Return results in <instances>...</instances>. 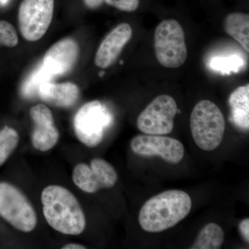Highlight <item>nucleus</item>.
Returning <instances> with one entry per match:
<instances>
[{
  "label": "nucleus",
  "mask_w": 249,
  "mask_h": 249,
  "mask_svg": "<svg viewBox=\"0 0 249 249\" xmlns=\"http://www.w3.org/2000/svg\"><path fill=\"white\" fill-rule=\"evenodd\" d=\"M245 65L243 59L239 55H231L214 57L209 63L210 67L214 71L230 74L231 72L240 71Z\"/></svg>",
  "instance_id": "20"
},
{
  "label": "nucleus",
  "mask_w": 249,
  "mask_h": 249,
  "mask_svg": "<svg viewBox=\"0 0 249 249\" xmlns=\"http://www.w3.org/2000/svg\"><path fill=\"white\" fill-rule=\"evenodd\" d=\"M19 142V135L14 129L5 126L0 130V166L14 151Z\"/></svg>",
  "instance_id": "19"
},
{
  "label": "nucleus",
  "mask_w": 249,
  "mask_h": 249,
  "mask_svg": "<svg viewBox=\"0 0 249 249\" xmlns=\"http://www.w3.org/2000/svg\"><path fill=\"white\" fill-rule=\"evenodd\" d=\"M79 48L71 38L58 41L49 48L42 60V65L54 76H61L70 71L78 59Z\"/></svg>",
  "instance_id": "12"
},
{
  "label": "nucleus",
  "mask_w": 249,
  "mask_h": 249,
  "mask_svg": "<svg viewBox=\"0 0 249 249\" xmlns=\"http://www.w3.org/2000/svg\"><path fill=\"white\" fill-rule=\"evenodd\" d=\"M0 216L19 231H32L37 225V216L30 201L9 183H0Z\"/></svg>",
  "instance_id": "6"
},
{
  "label": "nucleus",
  "mask_w": 249,
  "mask_h": 249,
  "mask_svg": "<svg viewBox=\"0 0 249 249\" xmlns=\"http://www.w3.org/2000/svg\"><path fill=\"white\" fill-rule=\"evenodd\" d=\"M83 1L88 9H96L101 6L105 0H83Z\"/></svg>",
  "instance_id": "24"
},
{
  "label": "nucleus",
  "mask_w": 249,
  "mask_h": 249,
  "mask_svg": "<svg viewBox=\"0 0 249 249\" xmlns=\"http://www.w3.org/2000/svg\"><path fill=\"white\" fill-rule=\"evenodd\" d=\"M62 249H87L84 246L78 245V244H69L64 246Z\"/></svg>",
  "instance_id": "25"
},
{
  "label": "nucleus",
  "mask_w": 249,
  "mask_h": 249,
  "mask_svg": "<svg viewBox=\"0 0 249 249\" xmlns=\"http://www.w3.org/2000/svg\"><path fill=\"white\" fill-rule=\"evenodd\" d=\"M29 113L34 123L33 146L39 151H49L56 145L59 139L52 111L45 105L38 104L31 107Z\"/></svg>",
  "instance_id": "11"
},
{
  "label": "nucleus",
  "mask_w": 249,
  "mask_h": 249,
  "mask_svg": "<svg viewBox=\"0 0 249 249\" xmlns=\"http://www.w3.org/2000/svg\"><path fill=\"white\" fill-rule=\"evenodd\" d=\"M73 182L82 191L95 193L100 189H108L116 184L118 175L114 167L103 159H93L89 165L79 163L72 175Z\"/></svg>",
  "instance_id": "9"
},
{
  "label": "nucleus",
  "mask_w": 249,
  "mask_h": 249,
  "mask_svg": "<svg viewBox=\"0 0 249 249\" xmlns=\"http://www.w3.org/2000/svg\"><path fill=\"white\" fill-rule=\"evenodd\" d=\"M155 51L157 61L166 68H178L186 62L188 52L182 26L174 19H164L155 32Z\"/></svg>",
  "instance_id": "4"
},
{
  "label": "nucleus",
  "mask_w": 249,
  "mask_h": 249,
  "mask_svg": "<svg viewBox=\"0 0 249 249\" xmlns=\"http://www.w3.org/2000/svg\"><path fill=\"white\" fill-rule=\"evenodd\" d=\"M190 126L193 140L201 150L213 151L222 143L226 124L222 111L215 103L203 100L192 111Z\"/></svg>",
  "instance_id": "3"
},
{
  "label": "nucleus",
  "mask_w": 249,
  "mask_h": 249,
  "mask_svg": "<svg viewBox=\"0 0 249 249\" xmlns=\"http://www.w3.org/2000/svg\"><path fill=\"white\" fill-rule=\"evenodd\" d=\"M132 151L142 157H160L168 163L178 164L184 157V146L181 142L163 135L139 134L132 139Z\"/></svg>",
  "instance_id": "10"
},
{
  "label": "nucleus",
  "mask_w": 249,
  "mask_h": 249,
  "mask_svg": "<svg viewBox=\"0 0 249 249\" xmlns=\"http://www.w3.org/2000/svg\"><path fill=\"white\" fill-rule=\"evenodd\" d=\"M109 6L124 12H134L138 9L140 0H105Z\"/></svg>",
  "instance_id": "22"
},
{
  "label": "nucleus",
  "mask_w": 249,
  "mask_h": 249,
  "mask_svg": "<svg viewBox=\"0 0 249 249\" xmlns=\"http://www.w3.org/2000/svg\"><path fill=\"white\" fill-rule=\"evenodd\" d=\"M55 76L42 64L36 68L22 87V96L26 98H35L38 96L39 88L44 83L52 82Z\"/></svg>",
  "instance_id": "18"
},
{
  "label": "nucleus",
  "mask_w": 249,
  "mask_h": 249,
  "mask_svg": "<svg viewBox=\"0 0 249 249\" xmlns=\"http://www.w3.org/2000/svg\"><path fill=\"white\" fill-rule=\"evenodd\" d=\"M53 10L54 0H23L18 13L23 37L30 42L43 37L52 23Z\"/></svg>",
  "instance_id": "8"
},
{
  "label": "nucleus",
  "mask_w": 249,
  "mask_h": 249,
  "mask_svg": "<svg viewBox=\"0 0 249 249\" xmlns=\"http://www.w3.org/2000/svg\"><path fill=\"white\" fill-rule=\"evenodd\" d=\"M18 43V34L14 26L6 21H0V45L14 47Z\"/></svg>",
  "instance_id": "21"
},
{
  "label": "nucleus",
  "mask_w": 249,
  "mask_h": 249,
  "mask_svg": "<svg viewBox=\"0 0 249 249\" xmlns=\"http://www.w3.org/2000/svg\"><path fill=\"white\" fill-rule=\"evenodd\" d=\"M114 122L108 108L98 101L85 104L77 111L73 120L75 134L84 145L94 147L102 142L105 132Z\"/></svg>",
  "instance_id": "5"
},
{
  "label": "nucleus",
  "mask_w": 249,
  "mask_h": 249,
  "mask_svg": "<svg viewBox=\"0 0 249 249\" xmlns=\"http://www.w3.org/2000/svg\"><path fill=\"white\" fill-rule=\"evenodd\" d=\"M224 242V232L220 226L209 223L200 231L192 249H219Z\"/></svg>",
  "instance_id": "17"
},
{
  "label": "nucleus",
  "mask_w": 249,
  "mask_h": 249,
  "mask_svg": "<svg viewBox=\"0 0 249 249\" xmlns=\"http://www.w3.org/2000/svg\"><path fill=\"white\" fill-rule=\"evenodd\" d=\"M239 231L242 238L245 240L246 242H249V219L246 218L243 220L241 221L239 224Z\"/></svg>",
  "instance_id": "23"
},
{
  "label": "nucleus",
  "mask_w": 249,
  "mask_h": 249,
  "mask_svg": "<svg viewBox=\"0 0 249 249\" xmlns=\"http://www.w3.org/2000/svg\"><path fill=\"white\" fill-rule=\"evenodd\" d=\"M10 0H0V3H1V5L3 6H5L9 2Z\"/></svg>",
  "instance_id": "26"
},
{
  "label": "nucleus",
  "mask_w": 249,
  "mask_h": 249,
  "mask_svg": "<svg viewBox=\"0 0 249 249\" xmlns=\"http://www.w3.org/2000/svg\"><path fill=\"white\" fill-rule=\"evenodd\" d=\"M41 201L46 220L54 230L70 235H80L84 231V212L76 196L67 188L55 185L46 187Z\"/></svg>",
  "instance_id": "2"
},
{
  "label": "nucleus",
  "mask_w": 249,
  "mask_h": 249,
  "mask_svg": "<svg viewBox=\"0 0 249 249\" xmlns=\"http://www.w3.org/2000/svg\"><path fill=\"white\" fill-rule=\"evenodd\" d=\"M132 36V27L127 23L116 26L101 42L95 57V65L102 69L110 67L117 60Z\"/></svg>",
  "instance_id": "13"
},
{
  "label": "nucleus",
  "mask_w": 249,
  "mask_h": 249,
  "mask_svg": "<svg viewBox=\"0 0 249 249\" xmlns=\"http://www.w3.org/2000/svg\"><path fill=\"white\" fill-rule=\"evenodd\" d=\"M230 119L232 124L244 132L249 129V85L239 87L229 98Z\"/></svg>",
  "instance_id": "15"
},
{
  "label": "nucleus",
  "mask_w": 249,
  "mask_h": 249,
  "mask_svg": "<svg viewBox=\"0 0 249 249\" xmlns=\"http://www.w3.org/2000/svg\"><path fill=\"white\" fill-rule=\"evenodd\" d=\"M191 208V198L186 192L164 191L152 196L143 204L139 212V224L145 231H164L185 219Z\"/></svg>",
  "instance_id": "1"
},
{
  "label": "nucleus",
  "mask_w": 249,
  "mask_h": 249,
  "mask_svg": "<svg viewBox=\"0 0 249 249\" xmlns=\"http://www.w3.org/2000/svg\"><path fill=\"white\" fill-rule=\"evenodd\" d=\"M224 30L246 52H249V14L235 12L228 15L224 20Z\"/></svg>",
  "instance_id": "16"
},
{
  "label": "nucleus",
  "mask_w": 249,
  "mask_h": 249,
  "mask_svg": "<svg viewBox=\"0 0 249 249\" xmlns=\"http://www.w3.org/2000/svg\"><path fill=\"white\" fill-rule=\"evenodd\" d=\"M178 110V105L172 96L160 95L139 114L137 127L145 134H169L173 132Z\"/></svg>",
  "instance_id": "7"
},
{
  "label": "nucleus",
  "mask_w": 249,
  "mask_h": 249,
  "mask_svg": "<svg viewBox=\"0 0 249 249\" xmlns=\"http://www.w3.org/2000/svg\"><path fill=\"white\" fill-rule=\"evenodd\" d=\"M79 89L72 83H44L39 88L38 96L44 101L58 107H70L79 98Z\"/></svg>",
  "instance_id": "14"
}]
</instances>
